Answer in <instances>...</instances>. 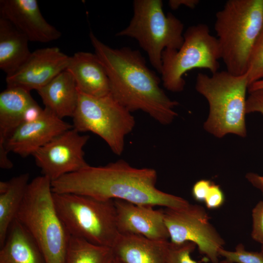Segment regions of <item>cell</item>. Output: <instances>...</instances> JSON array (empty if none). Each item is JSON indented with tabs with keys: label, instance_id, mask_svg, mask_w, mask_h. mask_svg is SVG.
Returning a JSON list of instances; mask_svg holds the SVG:
<instances>
[{
	"label": "cell",
	"instance_id": "cell-1",
	"mask_svg": "<svg viewBox=\"0 0 263 263\" xmlns=\"http://www.w3.org/2000/svg\"><path fill=\"white\" fill-rule=\"evenodd\" d=\"M156 171L137 168L124 160L104 166H91L52 182L53 193H73L102 200L119 199L139 205L181 208L186 199L156 187Z\"/></svg>",
	"mask_w": 263,
	"mask_h": 263
},
{
	"label": "cell",
	"instance_id": "cell-2",
	"mask_svg": "<svg viewBox=\"0 0 263 263\" xmlns=\"http://www.w3.org/2000/svg\"><path fill=\"white\" fill-rule=\"evenodd\" d=\"M89 37L106 71L113 98L131 112L142 111L161 124L171 123L177 115L174 108L178 103L160 87L159 77L140 52L127 47L112 48L92 32Z\"/></svg>",
	"mask_w": 263,
	"mask_h": 263
},
{
	"label": "cell",
	"instance_id": "cell-3",
	"mask_svg": "<svg viewBox=\"0 0 263 263\" xmlns=\"http://www.w3.org/2000/svg\"><path fill=\"white\" fill-rule=\"evenodd\" d=\"M215 17L214 29L226 71L235 75L245 74L263 30V0H228Z\"/></svg>",
	"mask_w": 263,
	"mask_h": 263
},
{
	"label": "cell",
	"instance_id": "cell-4",
	"mask_svg": "<svg viewBox=\"0 0 263 263\" xmlns=\"http://www.w3.org/2000/svg\"><path fill=\"white\" fill-rule=\"evenodd\" d=\"M51 183L43 175L30 182L16 219L31 235L46 263H66L71 235L56 209Z\"/></svg>",
	"mask_w": 263,
	"mask_h": 263
},
{
	"label": "cell",
	"instance_id": "cell-5",
	"mask_svg": "<svg viewBox=\"0 0 263 263\" xmlns=\"http://www.w3.org/2000/svg\"><path fill=\"white\" fill-rule=\"evenodd\" d=\"M248 74L233 75L227 71L211 75L197 74L195 89L204 96L209 105V114L204 125L206 131L221 138L232 133L246 135L245 115Z\"/></svg>",
	"mask_w": 263,
	"mask_h": 263
},
{
	"label": "cell",
	"instance_id": "cell-6",
	"mask_svg": "<svg viewBox=\"0 0 263 263\" xmlns=\"http://www.w3.org/2000/svg\"><path fill=\"white\" fill-rule=\"evenodd\" d=\"M56 212L70 235L94 244L113 247L119 233L113 200L73 193H53Z\"/></svg>",
	"mask_w": 263,
	"mask_h": 263
},
{
	"label": "cell",
	"instance_id": "cell-7",
	"mask_svg": "<svg viewBox=\"0 0 263 263\" xmlns=\"http://www.w3.org/2000/svg\"><path fill=\"white\" fill-rule=\"evenodd\" d=\"M161 0H135L133 16L117 37L135 39L146 52L152 67L161 74L166 49L178 50L183 43L182 22L171 13L165 14Z\"/></svg>",
	"mask_w": 263,
	"mask_h": 263
},
{
	"label": "cell",
	"instance_id": "cell-8",
	"mask_svg": "<svg viewBox=\"0 0 263 263\" xmlns=\"http://www.w3.org/2000/svg\"><path fill=\"white\" fill-rule=\"evenodd\" d=\"M178 50L166 49L162 53L161 80L164 87L172 92H182L186 82L183 76L194 69H205L214 74L219 71L220 52L216 37L207 25L189 26Z\"/></svg>",
	"mask_w": 263,
	"mask_h": 263
},
{
	"label": "cell",
	"instance_id": "cell-9",
	"mask_svg": "<svg viewBox=\"0 0 263 263\" xmlns=\"http://www.w3.org/2000/svg\"><path fill=\"white\" fill-rule=\"evenodd\" d=\"M77 104L72 117L73 128L100 137L112 151L120 155L126 136L133 130L135 119L125 107L109 94L102 97L86 94L78 90Z\"/></svg>",
	"mask_w": 263,
	"mask_h": 263
},
{
	"label": "cell",
	"instance_id": "cell-10",
	"mask_svg": "<svg viewBox=\"0 0 263 263\" xmlns=\"http://www.w3.org/2000/svg\"><path fill=\"white\" fill-rule=\"evenodd\" d=\"M164 214L170 243L193 242L200 254L212 263H219V251L225 241L210 223L204 207L189 204L181 208H166Z\"/></svg>",
	"mask_w": 263,
	"mask_h": 263
},
{
	"label": "cell",
	"instance_id": "cell-11",
	"mask_svg": "<svg viewBox=\"0 0 263 263\" xmlns=\"http://www.w3.org/2000/svg\"><path fill=\"white\" fill-rule=\"evenodd\" d=\"M89 138L72 128L38 149L33 156L42 175L53 182L88 166L83 148Z\"/></svg>",
	"mask_w": 263,
	"mask_h": 263
},
{
	"label": "cell",
	"instance_id": "cell-12",
	"mask_svg": "<svg viewBox=\"0 0 263 263\" xmlns=\"http://www.w3.org/2000/svg\"><path fill=\"white\" fill-rule=\"evenodd\" d=\"M70 58L56 47L37 49L15 72L6 76L7 87L38 91L66 70Z\"/></svg>",
	"mask_w": 263,
	"mask_h": 263
},
{
	"label": "cell",
	"instance_id": "cell-13",
	"mask_svg": "<svg viewBox=\"0 0 263 263\" xmlns=\"http://www.w3.org/2000/svg\"><path fill=\"white\" fill-rule=\"evenodd\" d=\"M72 128L73 125L44 108L38 119L21 124L3 145L9 152L25 158Z\"/></svg>",
	"mask_w": 263,
	"mask_h": 263
},
{
	"label": "cell",
	"instance_id": "cell-14",
	"mask_svg": "<svg viewBox=\"0 0 263 263\" xmlns=\"http://www.w3.org/2000/svg\"><path fill=\"white\" fill-rule=\"evenodd\" d=\"M113 201L120 234L140 235L150 240L163 242L169 239L164 210L119 199Z\"/></svg>",
	"mask_w": 263,
	"mask_h": 263
},
{
	"label": "cell",
	"instance_id": "cell-15",
	"mask_svg": "<svg viewBox=\"0 0 263 263\" xmlns=\"http://www.w3.org/2000/svg\"><path fill=\"white\" fill-rule=\"evenodd\" d=\"M0 15L29 41L49 42L61 37V32L42 16L37 0H1Z\"/></svg>",
	"mask_w": 263,
	"mask_h": 263
},
{
	"label": "cell",
	"instance_id": "cell-16",
	"mask_svg": "<svg viewBox=\"0 0 263 263\" xmlns=\"http://www.w3.org/2000/svg\"><path fill=\"white\" fill-rule=\"evenodd\" d=\"M66 70L73 76L80 92L95 97L104 96L111 94L106 71L94 53H75L70 56Z\"/></svg>",
	"mask_w": 263,
	"mask_h": 263
},
{
	"label": "cell",
	"instance_id": "cell-17",
	"mask_svg": "<svg viewBox=\"0 0 263 263\" xmlns=\"http://www.w3.org/2000/svg\"><path fill=\"white\" fill-rule=\"evenodd\" d=\"M168 242L119 234L112 248L114 256L124 263H167Z\"/></svg>",
	"mask_w": 263,
	"mask_h": 263
},
{
	"label": "cell",
	"instance_id": "cell-18",
	"mask_svg": "<svg viewBox=\"0 0 263 263\" xmlns=\"http://www.w3.org/2000/svg\"><path fill=\"white\" fill-rule=\"evenodd\" d=\"M45 108L61 119L72 117L78 101V89L72 75L61 72L38 91Z\"/></svg>",
	"mask_w": 263,
	"mask_h": 263
},
{
	"label": "cell",
	"instance_id": "cell-19",
	"mask_svg": "<svg viewBox=\"0 0 263 263\" xmlns=\"http://www.w3.org/2000/svg\"><path fill=\"white\" fill-rule=\"evenodd\" d=\"M0 263H46L34 239L17 219L10 225L0 247Z\"/></svg>",
	"mask_w": 263,
	"mask_h": 263
},
{
	"label": "cell",
	"instance_id": "cell-20",
	"mask_svg": "<svg viewBox=\"0 0 263 263\" xmlns=\"http://www.w3.org/2000/svg\"><path fill=\"white\" fill-rule=\"evenodd\" d=\"M36 102L30 92L7 87L0 94V144L6 140L24 122L26 110Z\"/></svg>",
	"mask_w": 263,
	"mask_h": 263
},
{
	"label": "cell",
	"instance_id": "cell-21",
	"mask_svg": "<svg viewBox=\"0 0 263 263\" xmlns=\"http://www.w3.org/2000/svg\"><path fill=\"white\" fill-rule=\"evenodd\" d=\"M28 41L10 22L0 18V68L6 76L15 72L30 55Z\"/></svg>",
	"mask_w": 263,
	"mask_h": 263
},
{
	"label": "cell",
	"instance_id": "cell-22",
	"mask_svg": "<svg viewBox=\"0 0 263 263\" xmlns=\"http://www.w3.org/2000/svg\"><path fill=\"white\" fill-rule=\"evenodd\" d=\"M30 175L24 173L9 180L7 190L0 193V247L5 242L9 229L17 218L25 197Z\"/></svg>",
	"mask_w": 263,
	"mask_h": 263
},
{
	"label": "cell",
	"instance_id": "cell-23",
	"mask_svg": "<svg viewBox=\"0 0 263 263\" xmlns=\"http://www.w3.org/2000/svg\"><path fill=\"white\" fill-rule=\"evenodd\" d=\"M114 257L112 247L71 236L66 263H112Z\"/></svg>",
	"mask_w": 263,
	"mask_h": 263
},
{
	"label": "cell",
	"instance_id": "cell-24",
	"mask_svg": "<svg viewBox=\"0 0 263 263\" xmlns=\"http://www.w3.org/2000/svg\"><path fill=\"white\" fill-rule=\"evenodd\" d=\"M219 254L224 258L221 263H263V252L247 251L242 244H238L234 251L222 248Z\"/></svg>",
	"mask_w": 263,
	"mask_h": 263
},
{
	"label": "cell",
	"instance_id": "cell-25",
	"mask_svg": "<svg viewBox=\"0 0 263 263\" xmlns=\"http://www.w3.org/2000/svg\"><path fill=\"white\" fill-rule=\"evenodd\" d=\"M249 93V95L246 101V113L257 112L263 114V89ZM245 177L250 183L263 194V175L249 172L246 174Z\"/></svg>",
	"mask_w": 263,
	"mask_h": 263
},
{
	"label": "cell",
	"instance_id": "cell-26",
	"mask_svg": "<svg viewBox=\"0 0 263 263\" xmlns=\"http://www.w3.org/2000/svg\"><path fill=\"white\" fill-rule=\"evenodd\" d=\"M247 72L249 86L263 80V30L251 51Z\"/></svg>",
	"mask_w": 263,
	"mask_h": 263
},
{
	"label": "cell",
	"instance_id": "cell-27",
	"mask_svg": "<svg viewBox=\"0 0 263 263\" xmlns=\"http://www.w3.org/2000/svg\"><path fill=\"white\" fill-rule=\"evenodd\" d=\"M196 247V245L191 242L173 244L169 241L167 263H197L191 256Z\"/></svg>",
	"mask_w": 263,
	"mask_h": 263
},
{
	"label": "cell",
	"instance_id": "cell-28",
	"mask_svg": "<svg viewBox=\"0 0 263 263\" xmlns=\"http://www.w3.org/2000/svg\"><path fill=\"white\" fill-rule=\"evenodd\" d=\"M251 215V237L261 244L263 242V201H259L253 207Z\"/></svg>",
	"mask_w": 263,
	"mask_h": 263
},
{
	"label": "cell",
	"instance_id": "cell-29",
	"mask_svg": "<svg viewBox=\"0 0 263 263\" xmlns=\"http://www.w3.org/2000/svg\"><path fill=\"white\" fill-rule=\"evenodd\" d=\"M225 201L224 193L220 186L212 183L204 201L206 207L214 209L221 207Z\"/></svg>",
	"mask_w": 263,
	"mask_h": 263
},
{
	"label": "cell",
	"instance_id": "cell-30",
	"mask_svg": "<svg viewBox=\"0 0 263 263\" xmlns=\"http://www.w3.org/2000/svg\"><path fill=\"white\" fill-rule=\"evenodd\" d=\"M213 182L202 179L197 181L192 188V195L198 202H204Z\"/></svg>",
	"mask_w": 263,
	"mask_h": 263
},
{
	"label": "cell",
	"instance_id": "cell-31",
	"mask_svg": "<svg viewBox=\"0 0 263 263\" xmlns=\"http://www.w3.org/2000/svg\"><path fill=\"white\" fill-rule=\"evenodd\" d=\"M43 109L36 102L30 106L26 111L24 116V122L33 121L38 119L41 114Z\"/></svg>",
	"mask_w": 263,
	"mask_h": 263
},
{
	"label": "cell",
	"instance_id": "cell-32",
	"mask_svg": "<svg viewBox=\"0 0 263 263\" xmlns=\"http://www.w3.org/2000/svg\"><path fill=\"white\" fill-rule=\"evenodd\" d=\"M199 3V0H170L169 7L172 10H176L181 6L194 9Z\"/></svg>",
	"mask_w": 263,
	"mask_h": 263
},
{
	"label": "cell",
	"instance_id": "cell-33",
	"mask_svg": "<svg viewBox=\"0 0 263 263\" xmlns=\"http://www.w3.org/2000/svg\"><path fill=\"white\" fill-rule=\"evenodd\" d=\"M8 153L5 146L0 144V167L2 169H9L13 167L12 162L8 157Z\"/></svg>",
	"mask_w": 263,
	"mask_h": 263
},
{
	"label": "cell",
	"instance_id": "cell-34",
	"mask_svg": "<svg viewBox=\"0 0 263 263\" xmlns=\"http://www.w3.org/2000/svg\"><path fill=\"white\" fill-rule=\"evenodd\" d=\"M260 89H263V80L256 81L251 84L248 88V91L249 92Z\"/></svg>",
	"mask_w": 263,
	"mask_h": 263
},
{
	"label": "cell",
	"instance_id": "cell-35",
	"mask_svg": "<svg viewBox=\"0 0 263 263\" xmlns=\"http://www.w3.org/2000/svg\"><path fill=\"white\" fill-rule=\"evenodd\" d=\"M112 263H124L115 256L114 259Z\"/></svg>",
	"mask_w": 263,
	"mask_h": 263
},
{
	"label": "cell",
	"instance_id": "cell-36",
	"mask_svg": "<svg viewBox=\"0 0 263 263\" xmlns=\"http://www.w3.org/2000/svg\"><path fill=\"white\" fill-rule=\"evenodd\" d=\"M261 244V251L262 252H263V242Z\"/></svg>",
	"mask_w": 263,
	"mask_h": 263
}]
</instances>
